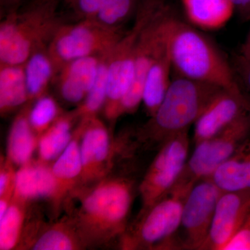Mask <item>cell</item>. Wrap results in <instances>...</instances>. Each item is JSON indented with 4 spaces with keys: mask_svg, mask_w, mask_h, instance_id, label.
I'll return each mask as SVG.
<instances>
[{
    "mask_svg": "<svg viewBox=\"0 0 250 250\" xmlns=\"http://www.w3.org/2000/svg\"><path fill=\"white\" fill-rule=\"evenodd\" d=\"M193 186L176 182L165 196L140 215L141 220L128 237L126 246L175 250L174 240L180 226L184 202Z\"/></svg>",
    "mask_w": 250,
    "mask_h": 250,
    "instance_id": "cell-5",
    "label": "cell"
},
{
    "mask_svg": "<svg viewBox=\"0 0 250 250\" xmlns=\"http://www.w3.org/2000/svg\"><path fill=\"white\" fill-rule=\"evenodd\" d=\"M231 1L242 18L250 20V0H231Z\"/></svg>",
    "mask_w": 250,
    "mask_h": 250,
    "instance_id": "cell-34",
    "label": "cell"
},
{
    "mask_svg": "<svg viewBox=\"0 0 250 250\" xmlns=\"http://www.w3.org/2000/svg\"><path fill=\"white\" fill-rule=\"evenodd\" d=\"M236 64L238 75L241 80L240 86L250 101V61L244 60L238 57Z\"/></svg>",
    "mask_w": 250,
    "mask_h": 250,
    "instance_id": "cell-32",
    "label": "cell"
},
{
    "mask_svg": "<svg viewBox=\"0 0 250 250\" xmlns=\"http://www.w3.org/2000/svg\"><path fill=\"white\" fill-rule=\"evenodd\" d=\"M59 117L57 102L47 94L36 100L34 106L29 108V123L34 132L38 134H43Z\"/></svg>",
    "mask_w": 250,
    "mask_h": 250,
    "instance_id": "cell-28",
    "label": "cell"
},
{
    "mask_svg": "<svg viewBox=\"0 0 250 250\" xmlns=\"http://www.w3.org/2000/svg\"><path fill=\"white\" fill-rule=\"evenodd\" d=\"M224 250H250V212L240 231Z\"/></svg>",
    "mask_w": 250,
    "mask_h": 250,
    "instance_id": "cell-31",
    "label": "cell"
},
{
    "mask_svg": "<svg viewBox=\"0 0 250 250\" xmlns=\"http://www.w3.org/2000/svg\"><path fill=\"white\" fill-rule=\"evenodd\" d=\"M250 137V113L215 136L195 145L194 152L177 181L194 185L200 179L211 177Z\"/></svg>",
    "mask_w": 250,
    "mask_h": 250,
    "instance_id": "cell-7",
    "label": "cell"
},
{
    "mask_svg": "<svg viewBox=\"0 0 250 250\" xmlns=\"http://www.w3.org/2000/svg\"><path fill=\"white\" fill-rule=\"evenodd\" d=\"M167 47L172 69L179 77L241 90L236 73L208 39L191 26L170 15Z\"/></svg>",
    "mask_w": 250,
    "mask_h": 250,
    "instance_id": "cell-1",
    "label": "cell"
},
{
    "mask_svg": "<svg viewBox=\"0 0 250 250\" xmlns=\"http://www.w3.org/2000/svg\"><path fill=\"white\" fill-rule=\"evenodd\" d=\"M166 0H142L131 29L124 33L110 51L108 61L107 96L104 113L109 120L119 117L122 100L129 91L134 75L136 47L141 31Z\"/></svg>",
    "mask_w": 250,
    "mask_h": 250,
    "instance_id": "cell-4",
    "label": "cell"
},
{
    "mask_svg": "<svg viewBox=\"0 0 250 250\" xmlns=\"http://www.w3.org/2000/svg\"><path fill=\"white\" fill-rule=\"evenodd\" d=\"M55 179L43 164H25L15 176L14 197L18 201L54 196Z\"/></svg>",
    "mask_w": 250,
    "mask_h": 250,
    "instance_id": "cell-16",
    "label": "cell"
},
{
    "mask_svg": "<svg viewBox=\"0 0 250 250\" xmlns=\"http://www.w3.org/2000/svg\"><path fill=\"white\" fill-rule=\"evenodd\" d=\"M249 113L250 101L243 90H220L194 124V143L209 139Z\"/></svg>",
    "mask_w": 250,
    "mask_h": 250,
    "instance_id": "cell-13",
    "label": "cell"
},
{
    "mask_svg": "<svg viewBox=\"0 0 250 250\" xmlns=\"http://www.w3.org/2000/svg\"><path fill=\"white\" fill-rule=\"evenodd\" d=\"M59 0H33L3 16L0 24V65L24 64L36 49L49 45L63 24Z\"/></svg>",
    "mask_w": 250,
    "mask_h": 250,
    "instance_id": "cell-2",
    "label": "cell"
},
{
    "mask_svg": "<svg viewBox=\"0 0 250 250\" xmlns=\"http://www.w3.org/2000/svg\"><path fill=\"white\" fill-rule=\"evenodd\" d=\"M82 120V176L87 180L97 177L103 168L109 153L110 138L107 129L96 116Z\"/></svg>",
    "mask_w": 250,
    "mask_h": 250,
    "instance_id": "cell-15",
    "label": "cell"
},
{
    "mask_svg": "<svg viewBox=\"0 0 250 250\" xmlns=\"http://www.w3.org/2000/svg\"><path fill=\"white\" fill-rule=\"evenodd\" d=\"M29 102L24 64L0 65V111L4 115Z\"/></svg>",
    "mask_w": 250,
    "mask_h": 250,
    "instance_id": "cell-21",
    "label": "cell"
},
{
    "mask_svg": "<svg viewBox=\"0 0 250 250\" xmlns=\"http://www.w3.org/2000/svg\"><path fill=\"white\" fill-rule=\"evenodd\" d=\"M123 34L121 27H104L91 20H83L73 24L63 23L48 45L49 54L57 76L67 62L108 52Z\"/></svg>",
    "mask_w": 250,
    "mask_h": 250,
    "instance_id": "cell-6",
    "label": "cell"
},
{
    "mask_svg": "<svg viewBox=\"0 0 250 250\" xmlns=\"http://www.w3.org/2000/svg\"><path fill=\"white\" fill-rule=\"evenodd\" d=\"M24 74L29 102L36 101L46 95L49 85L57 77L53 62L48 52V45L36 49L25 63Z\"/></svg>",
    "mask_w": 250,
    "mask_h": 250,
    "instance_id": "cell-20",
    "label": "cell"
},
{
    "mask_svg": "<svg viewBox=\"0 0 250 250\" xmlns=\"http://www.w3.org/2000/svg\"><path fill=\"white\" fill-rule=\"evenodd\" d=\"M71 116H59L50 127L42 134L39 142V152L41 159L44 161L58 158L72 141Z\"/></svg>",
    "mask_w": 250,
    "mask_h": 250,
    "instance_id": "cell-24",
    "label": "cell"
},
{
    "mask_svg": "<svg viewBox=\"0 0 250 250\" xmlns=\"http://www.w3.org/2000/svg\"><path fill=\"white\" fill-rule=\"evenodd\" d=\"M139 0H109L96 16L92 18L100 25L121 27V24L137 9Z\"/></svg>",
    "mask_w": 250,
    "mask_h": 250,
    "instance_id": "cell-27",
    "label": "cell"
},
{
    "mask_svg": "<svg viewBox=\"0 0 250 250\" xmlns=\"http://www.w3.org/2000/svg\"><path fill=\"white\" fill-rule=\"evenodd\" d=\"M76 244L67 231L52 229L44 233L33 246L35 250H69L75 249Z\"/></svg>",
    "mask_w": 250,
    "mask_h": 250,
    "instance_id": "cell-29",
    "label": "cell"
},
{
    "mask_svg": "<svg viewBox=\"0 0 250 250\" xmlns=\"http://www.w3.org/2000/svg\"><path fill=\"white\" fill-rule=\"evenodd\" d=\"M170 14L169 8L163 4L141 31L136 47L134 78L122 100L119 116L133 113L142 103L143 87L149 69L167 46Z\"/></svg>",
    "mask_w": 250,
    "mask_h": 250,
    "instance_id": "cell-9",
    "label": "cell"
},
{
    "mask_svg": "<svg viewBox=\"0 0 250 250\" xmlns=\"http://www.w3.org/2000/svg\"><path fill=\"white\" fill-rule=\"evenodd\" d=\"M24 213L20 203H11L7 211L0 218V250H10L18 244Z\"/></svg>",
    "mask_w": 250,
    "mask_h": 250,
    "instance_id": "cell-26",
    "label": "cell"
},
{
    "mask_svg": "<svg viewBox=\"0 0 250 250\" xmlns=\"http://www.w3.org/2000/svg\"><path fill=\"white\" fill-rule=\"evenodd\" d=\"M83 166L81 157L80 144L73 138L68 146L57 158L52 166L55 179L56 192L54 197L63 195L64 192L82 175Z\"/></svg>",
    "mask_w": 250,
    "mask_h": 250,
    "instance_id": "cell-23",
    "label": "cell"
},
{
    "mask_svg": "<svg viewBox=\"0 0 250 250\" xmlns=\"http://www.w3.org/2000/svg\"><path fill=\"white\" fill-rule=\"evenodd\" d=\"M24 0H0L1 14L3 16L17 11Z\"/></svg>",
    "mask_w": 250,
    "mask_h": 250,
    "instance_id": "cell-33",
    "label": "cell"
},
{
    "mask_svg": "<svg viewBox=\"0 0 250 250\" xmlns=\"http://www.w3.org/2000/svg\"><path fill=\"white\" fill-rule=\"evenodd\" d=\"M189 138L188 131L168 140L159 153L140 186L144 213L165 196L178 180L188 161Z\"/></svg>",
    "mask_w": 250,
    "mask_h": 250,
    "instance_id": "cell-11",
    "label": "cell"
},
{
    "mask_svg": "<svg viewBox=\"0 0 250 250\" xmlns=\"http://www.w3.org/2000/svg\"><path fill=\"white\" fill-rule=\"evenodd\" d=\"M223 192L211 177L200 179L193 186L184 202L176 250H202Z\"/></svg>",
    "mask_w": 250,
    "mask_h": 250,
    "instance_id": "cell-8",
    "label": "cell"
},
{
    "mask_svg": "<svg viewBox=\"0 0 250 250\" xmlns=\"http://www.w3.org/2000/svg\"><path fill=\"white\" fill-rule=\"evenodd\" d=\"M238 57L244 60L250 61V31L241 45Z\"/></svg>",
    "mask_w": 250,
    "mask_h": 250,
    "instance_id": "cell-35",
    "label": "cell"
},
{
    "mask_svg": "<svg viewBox=\"0 0 250 250\" xmlns=\"http://www.w3.org/2000/svg\"><path fill=\"white\" fill-rule=\"evenodd\" d=\"M132 199V186L128 181L119 179L104 182L83 202L84 221L95 229L118 232L124 228Z\"/></svg>",
    "mask_w": 250,
    "mask_h": 250,
    "instance_id": "cell-10",
    "label": "cell"
},
{
    "mask_svg": "<svg viewBox=\"0 0 250 250\" xmlns=\"http://www.w3.org/2000/svg\"><path fill=\"white\" fill-rule=\"evenodd\" d=\"M250 212V189L223 191L201 250H224L240 231Z\"/></svg>",
    "mask_w": 250,
    "mask_h": 250,
    "instance_id": "cell-12",
    "label": "cell"
},
{
    "mask_svg": "<svg viewBox=\"0 0 250 250\" xmlns=\"http://www.w3.org/2000/svg\"><path fill=\"white\" fill-rule=\"evenodd\" d=\"M189 22L206 30H217L228 24L234 13L231 0H182Z\"/></svg>",
    "mask_w": 250,
    "mask_h": 250,
    "instance_id": "cell-17",
    "label": "cell"
},
{
    "mask_svg": "<svg viewBox=\"0 0 250 250\" xmlns=\"http://www.w3.org/2000/svg\"><path fill=\"white\" fill-rule=\"evenodd\" d=\"M172 69L168 47L156 59L149 69L143 87L142 103L149 116H152L160 106L172 80Z\"/></svg>",
    "mask_w": 250,
    "mask_h": 250,
    "instance_id": "cell-19",
    "label": "cell"
},
{
    "mask_svg": "<svg viewBox=\"0 0 250 250\" xmlns=\"http://www.w3.org/2000/svg\"><path fill=\"white\" fill-rule=\"evenodd\" d=\"M111 50L110 49L102 55L98 75L93 86L80 107L74 112L76 117H81L82 119L93 118L96 116V113L104 106L107 96L108 56Z\"/></svg>",
    "mask_w": 250,
    "mask_h": 250,
    "instance_id": "cell-25",
    "label": "cell"
},
{
    "mask_svg": "<svg viewBox=\"0 0 250 250\" xmlns=\"http://www.w3.org/2000/svg\"><path fill=\"white\" fill-rule=\"evenodd\" d=\"M222 90L216 85L182 77L172 80L160 106L141 129V139L160 148L195 124L212 99Z\"/></svg>",
    "mask_w": 250,
    "mask_h": 250,
    "instance_id": "cell-3",
    "label": "cell"
},
{
    "mask_svg": "<svg viewBox=\"0 0 250 250\" xmlns=\"http://www.w3.org/2000/svg\"><path fill=\"white\" fill-rule=\"evenodd\" d=\"M29 107H26L14 120L8 139L9 160L17 165L29 163L36 146L34 131L29 121Z\"/></svg>",
    "mask_w": 250,
    "mask_h": 250,
    "instance_id": "cell-22",
    "label": "cell"
},
{
    "mask_svg": "<svg viewBox=\"0 0 250 250\" xmlns=\"http://www.w3.org/2000/svg\"><path fill=\"white\" fill-rule=\"evenodd\" d=\"M210 177L223 191L250 189V137Z\"/></svg>",
    "mask_w": 250,
    "mask_h": 250,
    "instance_id": "cell-18",
    "label": "cell"
},
{
    "mask_svg": "<svg viewBox=\"0 0 250 250\" xmlns=\"http://www.w3.org/2000/svg\"><path fill=\"white\" fill-rule=\"evenodd\" d=\"M103 54L75 59L62 67L55 81L65 102L77 104L84 100L96 79Z\"/></svg>",
    "mask_w": 250,
    "mask_h": 250,
    "instance_id": "cell-14",
    "label": "cell"
},
{
    "mask_svg": "<svg viewBox=\"0 0 250 250\" xmlns=\"http://www.w3.org/2000/svg\"><path fill=\"white\" fill-rule=\"evenodd\" d=\"M109 0H65L69 9L83 20L92 19Z\"/></svg>",
    "mask_w": 250,
    "mask_h": 250,
    "instance_id": "cell-30",
    "label": "cell"
}]
</instances>
